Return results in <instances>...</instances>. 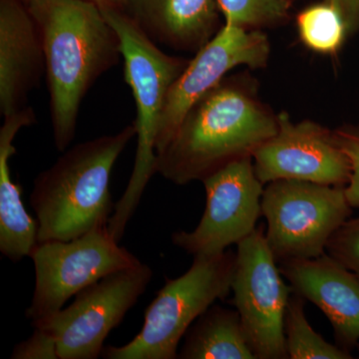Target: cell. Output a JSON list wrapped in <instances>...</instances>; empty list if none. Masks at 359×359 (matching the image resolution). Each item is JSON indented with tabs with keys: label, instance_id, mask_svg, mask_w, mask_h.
I'll return each mask as SVG.
<instances>
[{
	"label": "cell",
	"instance_id": "obj_9",
	"mask_svg": "<svg viewBox=\"0 0 359 359\" xmlns=\"http://www.w3.org/2000/svg\"><path fill=\"white\" fill-rule=\"evenodd\" d=\"M231 280L236 306L257 359H287L285 316L292 287L285 285L263 229L238 243Z\"/></svg>",
	"mask_w": 359,
	"mask_h": 359
},
{
	"label": "cell",
	"instance_id": "obj_17",
	"mask_svg": "<svg viewBox=\"0 0 359 359\" xmlns=\"http://www.w3.org/2000/svg\"><path fill=\"white\" fill-rule=\"evenodd\" d=\"M178 358L257 359L238 311L219 306H212L189 328Z\"/></svg>",
	"mask_w": 359,
	"mask_h": 359
},
{
	"label": "cell",
	"instance_id": "obj_3",
	"mask_svg": "<svg viewBox=\"0 0 359 359\" xmlns=\"http://www.w3.org/2000/svg\"><path fill=\"white\" fill-rule=\"evenodd\" d=\"M135 136L134 122L118 133L82 142L36 177L30 205L36 214L39 243L70 241L107 226L115 207L111 174Z\"/></svg>",
	"mask_w": 359,
	"mask_h": 359
},
{
	"label": "cell",
	"instance_id": "obj_12",
	"mask_svg": "<svg viewBox=\"0 0 359 359\" xmlns=\"http://www.w3.org/2000/svg\"><path fill=\"white\" fill-rule=\"evenodd\" d=\"M276 133L255 151V172L266 185L278 180H297L323 185L346 187L351 161L334 133L311 121L292 123L278 116Z\"/></svg>",
	"mask_w": 359,
	"mask_h": 359
},
{
	"label": "cell",
	"instance_id": "obj_27",
	"mask_svg": "<svg viewBox=\"0 0 359 359\" xmlns=\"http://www.w3.org/2000/svg\"><path fill=\"white\" fill-rule=\"evenodd\" d=\"M356 348H358V351H359V344H358V347H356Z\"/></svg>",
	"mask_w": 359,
	"mask_h": 359
},
{
	"label": "cell",
	"instance_id": "obj_11",
	"mask_svg": "<svg viewBox=\"0 0 359 359\" xmlns=\"http://www.w3.org/2000/svg\"><path fill=\"white\" fill-rule=\"evenodd\" d=\"M269 54L268 37L257 30L224 25L189 61L168 94L156 140L159 154L184 118L201 99L218 86L229 71L240 65L262 67Z\"/></svg>",
	"mask_w": 359,
	"mask_h": 359
},
{
	"label": "cell",
	"instance_id": "obj_14",
	"mask_svg": "<svg viewBox=\"0 0 359 359\" xmlns=\"http://www.w3.org/2000/svg\"><path fill=\"white\" fill-rule=\"evenodd\" d=\"M46 70L43 39L23 0H0V112L25 109Z\"/></svg>",
	"mask_w": 359,
	"mask_h": 359
},
{
	"label": "cell",
	"instance_id": "obj_22",
	"mask_svg": "<svg viewBox=\"0 0 359 359\" xmlns=\"http://www.w3.org/2000/svg\"><path fill=\"white\" fill-rule=\"evenodd\" d=\"M337 143L351 161V175L346 195L353 208H359V132L341 130L334 132Z\"/></svg>",
	"mask_w": 359,
	"mask_h": 359
},
{
	"label": "cell",
	"instance_id": "obj_25",
	"mask_svg": "<svg viewBox=\"0 0 359 359\" xmlns=\"http://www.w3.org/2000/svg\"><path fill=\"white\" fill-rule=\"evenodd\" d=\"M94 2L99 7H111V8L123 9L126 6V0H89Z\"/></svg>",
	"mask_w": 359,
	"mask_h": 359
},
{
	"label": "cell",
	"instance_id": "obj_18",
	"mask_svg": "<svg viewBox=\"0 0 359 359\" xmlns=\"http://www.w3.org/2000/svg\"><path fill=\"white\" fill-rule=\"evenodd\" d=\"M285 344L290 359H349L348 351L325 340L311 327L304 313V299L292 292L285 316Z\"/></svg>",
	"mask_w": 359,
	"mask_h": 359
},
{
	"label": "cell",
	"instance_id": "obj_24",
	"mask_svg": "<svg viewBox=\"0 0 359 359\" xmlns=\"http://www.w3.org/2000/svg\"><path fill=\"white\" fill-rule=\"evenodd\" d=\"M328 4L341 14L347 30L354 32L359 28V0H328Z\"/></svg>",
	"mask_w": 359,
	"mask_h": 359
},
{
	"label": "cell",
	"instance_id": "obj_4",
	"mask_svg": "<svg viewBox=\"0 0 359 359\" xmlns=\"http://www.w3.org/2000/svg\"><path fill=\"white\" fill-rule=\"evenodd\" d=\"M100 8L119 35L124 79L132 90L137 108L134 121L137 127V150L133 171L107 224L110 235L120 242L146 186L156 174V140L168 94L189 61L161 50L123 9Z\"/></svg>",
	"mask_w": 359,
	"mask_h": 359
},
{
	"label": "cell",
	"instance_id": "obj_19",
	"mask_svg": "<svg viewBox=\"0 0 359 359\" xmlns=\"http://www.w3.org/2000/svg\"><path fill=\"white\" fill-rule=\"evenodd\" d=\"M299 36L311 50L332 53L339 48L347 30L341 14L332 4L309 7L297 16Z\"/></svg>",
	"mask_w": 359,
	"mask_h": 359
},
{
	"label": "cell",
	"instance_id": "obj_20",
	"mask_svg": "<svg viewBox=\"0 0 359 359\" xmlns=\"http://www.w3.org/2000/svg\"><path fill=\"white\" fill-rule=\"evenodd\" d=\"M226 25L262 27L287 18V0H218Z\"/></svg>",
	"mask_w": 359,
	"mask_h": 359
},
{
	"label": "cell",
	"instance_id": "obj_1",
	"mask_svg": "<svg viewBox=\"0 0 359 359\" xmlns=\"http://www.w3.org/2000/svg\"><path fill=\"white\" fill-rule=\"evenodd\" d=\"M27 6L43 39L54 144L65 152L76 134L87 92L120 62L121 41L89 0H32Z\"/></svg>",
	"mask_w": 359,
	"mask_h": 359
},
{
	"label": "cell",
	"instance_id": "obj_6",
	"mask_svg": "<svg viewBox=\"0 0 359 359\" xmlns=\"http://www.w3.org/2000/svg\"><path fill=\"white\" fill-rule=\"evenodd\" d=\"M353 209L346 187L297 180L268 184L262 197V215L268 224L266 238L276 261L323 256Z\"/></svg>",
	"mask_w": 359,
	"mask_h": 359
},
{
	"label": "cell",
	"instance_id": "obj_2",
	"mask_svg": "<svg viewBox=\"0 0 359 359\" xmlns=\"http://www.w3.org/2000/svg\"><path fill=\"white\" fill-rule=\"evenodd\" d=\"M278 128V116L244 85L222 80L194 106L156 155V173L176 185L203 181L233 161L252 157Z\"/></svg>",
	"mask_w": 359,
	"mask_h": 359
},
{
	"label": "cell",
	"instance_id": "obj_7",
	"mask_svg": "<svg viewBox=\"0 0 359 359\" xmlns=\"http://www.w3.org/2000/svg\"><path fill=\"white\" fill-rule=\"evenodd\" d=\"M153 271L141 263L104 276L75 295L67 308L32 321L50 335L58 359H96L104 341L124 320L152 280Z\"/></svg>",
	"mask_w": 359,
	"mask_h": 359
},
{
	"label": "cell",
	"instance_id": "obj_21",
	"mask_svg": "<svg viewBox=\"0 0 359 359\" xmlns=\"http://www.w3.org/2000/svg\"><path fill=\"white\" fill-rule=\"evenodd\" d=\"M327 252L359 278V216L340 226L328 242Z\"/></svg>",
	"mask_w": 359,
	"mask_h": 359
},
{
	"label": "cell",
	"instance_id": "obj_8",
	"mask_svg": "<svg viewBox=\"0 0 359 359\" xmlns=\"http://www.w3.org/2000/svg\"><path fill=\"white\" fill-rule=\"evenodd\" d=\"M30 257L35 289L25 316L32 323L60 311L68 299L104 276L141 264L111 237L107 226L70 241L39 243Z\"/></svg>",
	"mask_w": 359,
	"mask_h": 359
},
{
	"label": "cell",
	"instance_id": "obj_5",
	"mask_svg": "<svg viewBox=\"0 0 359 359\" xmlns=\"http://www.w3.org/2000/svg\"><path fill=\"white\" fill-rule=\"evenodd\" d=\"M236 254L195 256L188 271L166 278L149 304L140 332L122 346L104 347L106 359H175L189 328L215 302L231 292Z\"/></svg>",
	"mask_w": 359,
	"mask_h": 359
},
{
	"label": "cell",
	"instance_id": "obj_26",
	"mask_svg": "<svg viewBox=\"0 0 359 359\" xmlns=\"http://www.w3.org/2000/svg\"><path fill=\"white\" fill-rule=\"evenodd\" d=\"M23 1L26 2V4H29V2H32V0H23Z\"/></svg>",
	"mask_w": 359,
	"mask_h": 359
},
{
	"label": "cell",
	"instance_id": "obj_16",
	"mask_svg": "<svg viewBox=\"0 0 359 359\" xmlns=\"http://www.w3.org/2000/svg\"><path fill=\"white\" fill-rule=\"evenodd\" d=\"M35 122L34 111L25 107L4 117L0 128V252L11 262L30 257L39 244L37 221L26 211L22 188L13 181L9 164L16 153V135Z\"/></svg>",
	"mask_w": 359,
	"mask_h": 359
},
{
	"label": "cell",
	"instance_id": "obj_15",
	"mask_svg": "<svg viewBox=\"0 0 359 359\" xmlns=\"http://www.w3.org/2000/svg\"><path fill=\"white\" fill-rule=\"evenodd\" d=\"M125 11L156 43L196 52L219 32L218 0H126Z\"/></svg>",
	"mask_w": 359,
	"mask_h": 359
},
{
	"label": "cell",
	"instance_id": "obj_13",
	"mask_svg": "<svg viewBox=\"0 0 359 359\" xmlns=\"http://www.w3.org/2000/svg\"><path fill=\"white\" fill-rule=\"evenodd\" d=\"M292 292L313 302L334 327L339 346L359 344V278L327 252L314 259L280 262Z\"/></svg>",
	"mask_w": 359,
	"mask_h": 359
},
{
	"label": "cell",
	"instance_id": "obj_10",
	"mask_svg": "<svg viewBox=\"0 0 359 359\" xmlns=\"http://www.w3.org/2000/svg\"><path fill=\"white\" fill-rule=\"evenodd\" d=\"M202 182L205 208L199 224L172 235L173 245L194 257L221 254L249 237L262 215L264 190L252 157L233 161Z\"/></svg>",
	"mask_w": 359,
	"mask_h": 359
},
{
	"label": "cell",
	"instance_id": "obj_23",
	"mask_svg": "<svg viewBox=\"0 0 359 359\" xmlns=\"http://www.w3.org/2000/svg\"><path fill=\"white\" fill-rule=\"evenodd\" d=\"M13 359H58L56 344L50 335L39 328L29 339L23 340L14 347Z\"/></svg>",
	"mask_w": 359,
	"mask_h": 359
}]
</instances>
